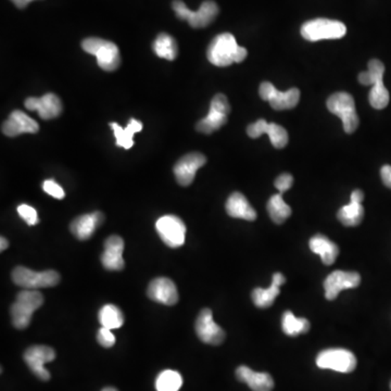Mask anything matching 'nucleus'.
Masks as SVG:
<instances>
[{
    "label": "nucleus",
    "mask_w": 391,
    "mask_h": 391,
    "mask_svg": "<svg viewBox=\"0 0 391 391\" xmlns=\"http://www.w3.org/2000/svg\"><path fill=\"white\" fill-rule=\"evenodd\" d=\"M380 176L385 185L391 189V167L390 165H384L380 170Z\"/></svg>",
    "instance_id": "4c0bfd02"
},
{
    "label": "nucleus",
    "mask_w": 391,
    "mask_h": 391,
    "mask_svg": "<svg viewBox=\"0 0 391 391\" xmlns=\"http://www.w3.org/2000/svg\"><path fill=\"white\" fill-rule=\"evenodd\" d=\"M124 241L118 235L110 236L104 241V250L101 255V263L108 271H121L124 269Z\"/></svg>",
    "instance_id": "aec40b11"
},
{
    "label": "nucleus",
    "mask_w": 391,
    "mask_h": 391,
    "mask_svg": "<svg viewBox=\"0 0 391 391\" xmlns=\"http://www.w3.org/2000/svg\"><path fill=\"white\" fill-rule=\"evenodd\" d=\"M102 391H118L114 387H106V388L102 389Z\"/></svg>",
    "instance_id": "79ce46f5"
},
{
    "label": "nucleus",
    "mask_w": 391,
    "mask_h": 391,
    "mask_svg": "<svg viewBox=\"0 0 391 391\" xmlns=\"http://www.w3.org/2000/svg\"><path fill=\"white\" fill-rule=\"evenodd\" d=\"M347 33V28L341 21L329 19H315L301 28V35L309 42H319L323 40H338Z\"/></svg>",
    "instance_id": "423d86ee"
},
{
    "label": "nucleus",
    "mask_w": 391,
    "mask_h": 391,
    "mask_svg": "<svg viewBox=\"0 0 391 391\" xmlns=\"http://www.w3.org/2000/svg\"><path fill=\"white\" fill-rule=\"evenodd\" d=\"M153 50L158 57L167 59V60H174L179 53V48H177L175 40L165 33H161L155 38V43H153Z\"/></svg>",
    "instance_id": "cd10ccee"
},
{
    "label": "nucleus",
    "mask_w": 391,
    "mask_h": 391,
    "mask_svg": "<svg viewBox=\"0 0 391 391\" xmlns=\"http://www.w3.org/2000/svg\"><path fill=\"white\" fill-rule=\"evenodd\" d=\"M292 184H294V177L290 174L284 173L276 179L275 187L280 190V194H282V192L290 189Z\"/></svg>",
    "instance_id": "e433bc0d"
},
{
    "label": "nucleus",
    "mask_w": 391,
    "mask_h": 391,
    "mask_svg": "<svg viewBox=\"0 0 391 391\" xmlns=\"http://www.w3.org/2000/svg\"><path fill=\"white\" fill-rule=\"evenodd\" d=\"M309 246H310V249L313 253L321 257L325 265H331L338 257V246L329 241L324 235L317 234L313 236Z\"/></svg>",
    "instance_id": "a878e982"
},
{
    "label": "nucleus",
    "mask_w": 391,
    "mask_h": 391,
    "mask_svg": "<svg viewBox=\"0 0 391 391\" xmlns=\"http://www.w3.org/2000/svg\"><path fill=\"white\" fill-rule=\"evenodd\" d=\"M183 385L181 374L176 370H167L160 373L155 380L157 391H179Z\"/></svg>",
    "instance_id": "473e14b6"
},
{
    "label": "nucleus",
    "mask_w": 391,
    "mask_h": 391,
    "mask_svg": "<svg viewBox=\"0 0 391 391\" xmlns=\"http://www.w3.org/2000/svg\"><path fill=\"white\" fill-rule=\"evenodd\" d=\"M282 327L286 335L294 337L301 334L308 333L310 329V322L307 319H298L294 316V313L286 311L282 314Z\"/></svg>",
    "instance_id": "7c9ffc66"
},
{
    "label": "nucleus",
    "mask_w": 391,
    "mask_h": 391,
    "mask_svg": "<svg viewBox=\"0 0 391 391\" xmlns=\"http://www.w3.org/2000/svg\"><path fill=\"white\" fill-rule=\"evenodd\" d=\"M327 108L331 114L343 121V130L348 134L357 131L359 126V116L356 110L353 97L348 93H336L327 100Z\"/></svg>",
    "instance_id": "0eeeda50"
},
{
    "label": "nucleus",
    "mask_w": 391,
    "mask_h": 391,
    "mask_svg": "<svg viewBox=\"0 0 391 391\" xmlns=\"http://www.w3.org/2000/svg\"><path fill=\"white\" fill-rule=\"evenodd\" d=\"M43 189L46 194H50L51 197L56 198V199H63L65 198V190L53 180L45 181L43 184Z\"/></svg>",
    "instance_id": "f704fd0d"
},
{
    "label": "nucleus",
    "mask_w": 391,
    "mask_h": 391,
    "mask_svg": "<svg viewBox=\"0 0 391 391\" xmlns=\"http://www.w3.org/2000/svg\"><path fill=\"white\" fill-rule=\"evenodd\" d=\"M40 130L38 122L31 119L24 112L16 110L10 114L3 126V133L7 136L14 137L18 135L26 134V133H38Z\"/></svg>",
    "instance_id": "412c9836"
},
{
    "label": "nucleus",
    "mask_w": 391,
    "mask_h": 391,
    "mask_svg": "<svg viewBox=\"0 0 391 391\" xmlns=\"http://www.w3.org/2000/svg\"><path fill=\"white\" fill-rule=\"evenodd\" d=\"M24 361L28 368L38 376L40 380H50V373L44 368L45 363L56 359V352L48 346H33L24 352Z\"/></svg>",
    "instance_id": "ddd939ff"
},
{
    "label": "nucleus",
    "mask_w": 391,
    "mask_h": 391,
    "mask_svg": "<svg viewBox=\"0 0 391 391\" xmlns=\"http://www.w3.org/2000/svg\"><path fill=\"white\" fill-rule=\"evenodd\" d=\"M18 213L30 226L40 223L38 212L33 206H28V204H21V206H18Z\"/></svg>",
    "instance_id": "72a5a7b5"
},
{
    "label": "nucleus",
    "mask_w": 391,
    "mask_h": 391,
    "mask_svg": "<svg viewBox=\"0 0 391 391\" xmlns=\"http://www.w3.org/2000/svg\"><path fill=\"white\" fill-rule=\"evenodd\" d=\"M259 93L262 99L269 101L272 108L277 111L292 109L298 104L300 99V91L298 88H292L287 92H280L269 82L261 84Z\"/></svg>",
    "instance_id": "f8f14e48"
},
{
    "label": "nucleus",
    "mask_w": 391,
    "mask_h": 391,
    "mask_svg": "<svg viewBox=\"0 0 391 391\" xmlns=\"http://www.w3.org/2000/svg\"><path fill=\"white\" fill-rule=\"evenodd\" d=\"M285 276L280 273H276L273 275L272 285L268 290L263 288H255L253 292V304L258 308L265 309L271 307L275 301L276 297L280 294V287L282 284H285Z\"/></svg>",
    "instance_id": "393cba45"
},
{
    "label": "nucleus",
    "mask_w": 391,
    "mask_h": 391,
    "mask_svg": "<svg viewBox=\"0 0 391 391\" xmlns=\"http://www.w3.org/2000/svg\"><path fill=\"white\" fill-rule=\"evenodd\" d=\"M247 55V49L238 46L234 36L229 33L218 35L206 51L209 61L216 67H228L234 62H243Z\"/></svg>",
    "instance_id": "f257e3e1"
},
{
    "label": "nucleus",
    "mask_w": 391,
    "mask_h": 391,
    "mask_svg": "<svg viewBox=\"0 0 391 391\" xmlns=\"http://www.w3.org/2000/svg\"><path fill=\"white\" fill-rule=\"evenodd\" d=\"M231 112V106L226 96L218 94L214 96L210 104L208 116L199 121L197 131L204 134H211L222 128L227 122V116Z\"/></svg>",
    "instance_id": "9d476101"
},
{
    "label": "nucleus",
    "mask_w": 391,
    "mask_h": 391,
    "mask_svg": "<svg viewBox=\"0 0 391 391\" xmlns=\"http://www.w3.org/2000/svg\"><path fill=\"white\" fill-rule=\"evenodd\" d=\"M110 126L114 130L116 145L124 149H131L134 146L133 137L136 133L143 130V124L139 121L135 120V119H131L130 123L126 128H121L118 123H111Z\"/></svg>",
    "instance_id": "bb28decb"
},
{
    "label": "nucleus",
    "mask_w": 391,
    "mask_h": 391,
    "mask_svg": "<svg viewBox=\"0 0 391 391\" xmlns=\"http://www.w3.org/2000/svg\"><path fill=\"white\" fill-rule=\"evenodd\" d=\"M26 108L30 111H38L43 120L57 118L62 112V104L55 94H46L40 98H28Z\"/></svg>",
    "instance_id": "6ab92c4d"
},
{
    "label": "nucleus",
    "mask_w": 391,
    "mask_h": 391,
    "mask_svg": "<svg viewBox=\"0 0 391 391\" xmlns=\"http://www.w3.org/2000/svg\"><path fill=\"white\" fill-rule=\"evenodd\" d=\"M8 246H9V243H8L7 239H6L5 237H1V238H0V250H6Z\"/></svg>",
    "instance_id": "a19ab883"
},
{
    "label": "nucleus",
    "mask_w": 391,
    "mask_h": 391,
    "mask_svg": "<svg viewBox=\"0 0 391 391\" xmlns=\"http://www.w3.org/2000/svg\"><path fill=\"white\" fill-rule=\"evenodd\" d=\"M385 65L382 61L373 59L368 62L366 72L360 73L359 82L362 85H374L370 92L368 100L375 109H384L388 106L389 92L384 85Z\"/></svg>",
    "instance_id": "f03ea898"
},
{
    "label": "nucleus",
    "mask_w": 391,
    "mask_h": 391,
    "mask_svg": "<svg viewBox=\"0 0 391 391\" xmlns=\"http://www.w3.org/2000/svg\"><path fill=\"white\" fill-rule=\"evenodd\" d=\"M194 329L202 343L218 346L224 341L225 331L214 322L212 311L210 309H204L200 311L196 319Z\"/></svg>",
    "instance_id": "4468645a"
},
{
    "label": "nucleus",
    "mask_w": 391,
    "mask_h": 391,
    "mask_svg": "<svg viewBox=\"0 0 391 391\" xmlns=\"http://www.w3.org/2000/svg\"><path fill=\"white\" fill-rule=\"evenodd\" d=\"M316 365L323 370L351 373L357 368V358L349 350L327 349L319 352L316 358Z\"/></svg>",
    "instance_id": "1a4fd4ad"
},
{
    "label": "nucleus",
    "mask_w": 391,
    "mask_h": 391,
    "mask_svg": "<svg viewBox=\"0 0 391 391\" xmlns=\"http://www.w3.org/2000/svg\"><path fill=\"white\" fill-rule=\"evenodd\" d=\"M158 234L170 248L182 247L185 243L186 226L176 216H165L155 223Z\"/></svg>",
    "instance_id": "9b49d317"
},
{
    "label": "nucleus",
    "mask_w": 391,
    "mask_h": 391,
    "mask_svg": "<svg viewBox=\"0 0 391 391\" xmlns=\"http://www.w3.org/2000/svg\"><path fill=\"white\" fill-rule=\"evenodd\" d=\"M147 294L151 300L165 306H174L179 301V292L170 278L157 277L149 284Z\"/></svg>",
    "instance_id": "a211bd4d"
},
{
    "label": "nucleus",
    "mask_w": 391,
    "mask_h": 391,
    "mask_svg": "<svg viewBox=\"0 0 391 391\" xmlns=\"http://www.w3.org/2000/svg\"><path fill=\"white\" fill-rule=\"evenodd\" d=\"M174 11L180 19L185 20L192 28H202L208 26L219 13V7L214 1L206 0L200 6L198 11H192L181 0H174Z\"/></svg>",
    "instance_id": "6e6552de"
},
{
    "label": "nucleus",
    "mask_w": 391,
    "mask_h": 391,
    "mask_svg": "<svg viewBox=\"0 0 391 391\" xmlns=\"http://www.w3.org/2000/svg\"><path fill=\"white\" fill-rule=\"evenodd\" d=\"M364 199V194L362 190L357 189L354 190L353 192L351 194V200H354V202H363Z\"/></svg>",
    "instance_id": "58836bf2"
},
{
    "label": "nucleus",
    "mask_w": 391,
    "mask_h": 391,
    "mask_svg": "<svg viewBox=\"0 0 391 391\" xmlns=\"http://www.w3.org/2000/svg\"><path fill=\"white\" fill-rule=\"evenodd\" d=\"M226 212L229 216L243 219L246 221H255L257 212L241 192H234L229 196L226 202Z\"/></svg>",
    "instance_id": "b1692460"
},
{
    "label": "nucleus",
    "mask_w": 391,
    "mask_h": 391,
    "mask_svg": "<svg viewBox=\"0 0 391 391\" xmlns=\"http://www.w3.org/2000/svg\"><path fill=\"white\" fill-rule=\"evenodd\" d=\"M97 341L104 348H111L116 343V337L112 334L111 329L101 327L98 331Z\"/></svg>",
    "instance_id": "c9c22d12"
},
{
    "label": "nucleus",
    "mask_w": 391,
    "mask_h": 391,
    "mask_svg": "<svg viewBox=\"0 0 391 391\" xmlns=\"http://www.w3.org/2000/svg\"><path fill=\"white\" fill-rule=\"evenodd\" d=\"M99 322L102 327L109 329H120L124 323L122 311L114 304H106L99 311Z\"/></svg>",
    "instance_id": "2f4dec72"
},
{
    "label": "nucleus",
    "mask_w": 391,
    "mask_h": 391,
    "mask_svg": "<svg viewBox=\"0 0 391 391\" xmlns=\"http://www.w3.org/2000/svg\"><path fill=\"white\" fill-rule=\"evenodd\" d=\"M247 134L251 138H258L261 135L268 134L272 145L278 149L284 148L288 144L287 131L275 123H268L265 120H258L248 126Z\"/></svg>",
    "instance_id": "f3484780"
},
{
    "label": "nucleus",
    "mask_w": 391,
    "mask_h": 391,
    "mask_svg": "<svg viewBox=\"0 0 391 391\" xmlns=\"http://www.w3.org/2000/svg\"><path fill=\"white\" fill-rule=\"evenodd\" d=\"M104 222V214L100 212H94L91 214H84L79 216L71 223V232L79 241H86L91 238L95 233L96 228Z\"/></svg>",
    "instance_id": "5701e85b"
},
{
    "label": "nucleus",
    "mask_w": 391,
    "mask_h": 391,
    "mask_svg": "<svg viewBox=\"0 0 391 391\" xmlns=\"http://www.w3.org/2000/svg\"><path fill=\"white\" fill-rule=\"evenodd\" d=\"M361 276L357 272L335 271L324 280L325 297L327 300H335L341 290L358 287Z\"/></svg>",
    "instance_id": "2eb2a0df"
},
{
    "label": "nucleus",
    "mask_w": 391,
    "mask_h": 391,
    "mask_svg": "<svg viewBox=\"0 0 391 391\" xmlns=\"http://www.w3.org/2000/svg\"><path fill=\"white\" fill-rule=\"evenodd\" d=\"M11 1L16 7L20 8V9H23V8H26L28 4L32 3L34 0H11Z\"/></svg>",
    "instance_id": "ea45409f"
},
{
    "label": "nucleus",
    "mask_w": 391,
    "mask_h": 391,
    "mask_svg": "<svg viewBox=\"0 0 391 391\" xmlns=\"http://www.w3.org/2000/svg\"><path fill=\"white\" fill-rule=\"evenodd\" d=\"M82 47L86 53L97 58L98 65L104 71L111 72L120 67V51L114 43L102 38H91L84 40Z\"/></svg>",
    "instance_id": "20e7f679"
},
{
    "label": "nucleus",
    "mask_w": 391,
    "mask_h": 391,
    "mask_svg": "<svg viewBox=\"0 0 391 391\" xmlns=\"http://www.w3.org/2000/svg\"><path fill=\"white\" fill-rule=\"evenodd\" d=\"M236 378L239 382H245L253 391H272L274 380L268 373H258L247 366H239L236 370Z\"/></svg>",
    "instance_id": "4be33fe9"
},
{
    "label": "nucleus",
    "mask_w": 391,
    "mask_h": 391,
    "mask_svg": "<svg viewBox=\"0 0 391 391\" xmlns=\"http://www.w3.org/2000/svg\"><path fill=\"white\" fill-rule=\"evenodd\" d=\"M337 216L346 226H358L363 221L364 208L362 202L351 200L349 204L338 211Z\"/></svg>",
    "instance_id": "c85d7f7f"
},
{
    "label": "nucleus",
    "mask_w": 391,
    "mask_h": 391,
    "mask_svg": "<svg viewBox=\"0 0 391 391\" xmlns=\"http://www.w3.org/2000/svg\"><path fill=\"white\" fill-rule=\"evenodd\" d=\"M390 388H391V384H390Z\"/></svg>",
    "instance_id": "37998d69"
},
{
    "label": "nucleus",
    "mask_w": 391,
    "mask_h": 391,
    "mask_svg": "<svg viewBox=\"0 0 391 391\" xmlns=\"http://www.w3.org/2000/svg\"><path fill=\"white\" fill-rule=\"evenodd\" d=\"M206 159L202 153H192L184 155L174 167L176 181L180 185L189 186L200 167L206 165Z\"/></svg>",
    "instance_id": "dca6fc26"
},
{
    "label": "nucleus",
    "mask_w": 391,
    "mask_h": 391,
    "mask_svg": "<svg viewBox=\"0 0 391 391\" xmlns=\"http://www.w3.org/2000/svg\"><path fill=\"white\" fill-rule=\"evenodd\" d=\"M44 304V297L38 290H26L16 296L11 306L12 324L16 329H24L30 325L33 313Z\"/></svg>",
    "instance_id": "7ed1b4c3"
},
{
    "label": "nucleus",
    "mask_w": 391,
    "mask_h": 391,
    "mask_svg": "<svg viewBox=\"0 0 391 391\" xmlns=\"http://www.w3.org/2000/svg\"><path fill=\"white\" fill-rule=\"evenodd\" d=\"M11 276L14 284L24 290H38L40 288L53 287L60 282V275L53 270L34 272L24 266H18L12 271Z\"/></svg>",
    "instance_id": "39448f33"
},
{
    "label": "nucleus",
    "mask_w": 391,
    "mask_h": 391,
    "mask_svg": "<svg viewBox=\"0 0 391 391\" xmlns=\"http://www.w3.org/2000/svg\"><path fill=\"white\" fill-rule=\"evenodd\" d=\"M268 211L272 221L276 224H282L292 216V209L284 202L282 194H274L270 198Z\"/></svg>",
    "instance_id": "c756f323"
}]
</instances>
